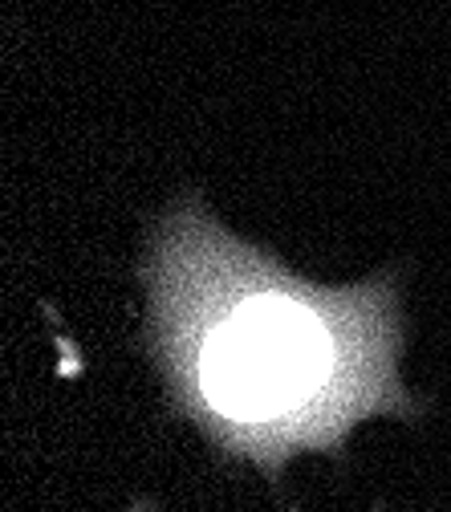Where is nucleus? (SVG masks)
I'll return each mask as SVG.
<instances>
[{
  "label": "nucleus",
  "mask_w": 451,
  "mask_h": 512,
  "mask_svg": "<svg viewBox=\"0 0 451 512\" xmlns=\"http://www.w3.org/2000/svg\"><path fill=\"white\" fill-rule=\"evenodd\" d=\"M338 346L309 301L261 289L240 297L200 346V391L232 423H273L326 391Z\"/></svg>",
  "instance_id": "f257e3e1"
}]
</instances>
